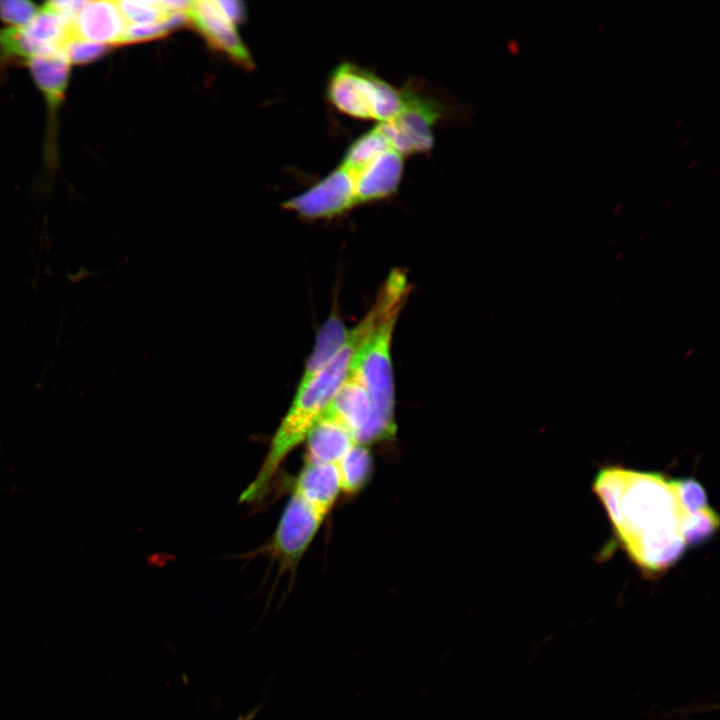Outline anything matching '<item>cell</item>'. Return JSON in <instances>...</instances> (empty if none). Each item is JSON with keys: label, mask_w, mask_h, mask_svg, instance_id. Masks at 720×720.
I'll return each instance as SVG.
<instances>
[{"label": "cell", "mask_w": 720, "mask_h": 720, "mask_svg": "<svg viewBox=\"0 0 720 720\" xmlns=\"http://www.w3.org/2000/svg\"><path fill=\"white\" fill-rule=\"evenodd\" d=\"M350 329L337 314H332L320 328L304 373L314 372L327 364L343 347Z\"/></svg>", "instance_id": "17"}, {"label": "cell", "mask_w": 720, "mask_h": 720, "mask_svg": "<svg viewBox=\"0 0 720 720\" xmlns=\"http://www.w3.org/2000/svg\"><path fill=\"white\" fill-rule=\"evenodd\" d=\"M38 53L24 27L0 29V62L28 63Z\"/></svg>", "instance_id": "20"}, {"label": "cell", "mask_w": 720, "mask_h": 720, "mask_svg": "<svg viewBox=\"0 0 720 720\" xmlns=\"http://www.w3.org/2000/svg\"><path fill=\"white\" fill-rule=\"evenodd\" d=\"M257 713V710L250 711L248 714L240 716L237 720H252Z\"/></svg>", "instance_id": "27"}, {"label": "cell", "mask_w": 720, "mask_h": 720, "mask_svg": "<svg viewBox=\"0 0 720 720\" xmlns=\"http://www.w3.org/2000/svg\"><path fill=\"white\" fill-rule=\"evenodd\" d=\"M385 316V308L374 302L361 321L350 329L348 339L339 352L320 369L302 374L258 474L241 495L242 501L252 502L264 495L282 462L306 439L328 408L347 378L357 351Z\"/></svg>", "instance_id": "1"}, {"label": "cell", "mask_w": 720, "mask_h": 720, "mask_svg": "<svg viewBox=\"0 0 720 720\" xmlns=\"http://www.w3.org/2000/svg\"><path fill=\"white\" fill-rule=\"evenodd\" d=\"M356 205L353 175L338 165L328 175L282 207L305 219H327L339 216Z\"/></svg>", "instance_id": "6"}, {"label": "cell", "mask_w": 720, "mask_h": 720, "mask_svg": "<svg viewBox=\"0 0 720 720\" xmlns=\"http://www.w3.org/2000/svg\"><path fill=\"white\" fill-rule=\"evenodd\" d=\"M325 518V515L293 492L275 530L271 543L272 554L283 564L295 566Z\"/></svg>", "instance_id": "7"}, {"label": "cell", "mask_w": 720, "mask_h": 720, "mask_svg": "<svg viewBox=\"0 0 720 720\" xmlns=\"http://www.w3.org/2000/svg\"><path fill=\"white\" fill-rule=\"evenodd\" d=\"M687 515L669 479L662 473L627 470L616 536L626 546L642 533L663 525H680Z\"/></svg>", "instance_id": "4"}, {"label": "cell", "mask_w": 720, "mask_h": 720, "mask_svg": "<svg viewBox=\"0 0 720 720\" xmlns=\"http://www.w3.org/2000/svg\"><path fill=\"white\" fill-rule=\"evenodd\" d=\"M27 64L46 98L50 115L54 116L64 98L69 78L71 64L65 52L59 47L50 48L34 55Z\"/></svg>", "instance_id": "14"}, {"label": "cell", "mask_w": 720, "mask_h": 720, "mask_svg": "<svg viewBox=\"0 0 720 720\" xmlns=\"http://www.w3.org/2000/svg\"><path fill=\"white\" fill-rule=\"evenodd\" d=\"M373 460L363 444H355L336 463L341 492L354 494L367 483L372 472Z\"/></svg>", "instance_id": "18"}, {"label": "cell", "mask_w": 720, "mask_h": 720, "mask_svg": "<svg viewBox=\"0 0 720 720\" xmlns=\"http://www.w3.org/2000/svg\"><path fill=\"white\" fill-rule=\"evenodd\" d=\"M305 462L335 464L357 444L337 419L324 412L306 436Z\"/></svg>", "instance_id": "13"}, {"label": "cell", "mask_w": 720, "mask_h": 720, "mask_svg": "<svg viewBox=\"0 0 720 720\" xmlns=\"http://www.w3.org/2000/svg\"><path fill=\"white\" fill-rule=\"evenodd\" d=\"M626 477L627 469L607 466L598 471L592 484V490L604 506L615 530L621 525V503Z\"/></svg>", "instance_id": "16"}, {"label": "cell", "mask_w": 720, "mask_h": 720, "mask_svg": "<svg viewBox=\"0 0 720 720\" xmlns=\"http://www.w3.org/2000/svg\"><path fill=\"white\" fill-rule=\"evenodd\" d=\"M110 46L87 41L71 34L69 31L63 42L62 50L65 52L70 64H88L104 56Z\"/></svg>", "instance_id": "23"}, {"label": "cell", "mask_w": 720, "mask_h": 720, "mask_svg": "<svg viewBox=\"0 0 720 720\" xmlns=\"http://www.w3.org/2000/svg\"><path fill=\"white\" fill-rule=\"evenodd\" d=\"M127 23L116 1H87L69 32L87 41L116 46L123 42Z\"/></svg>", "instance_id": "11"}, {"label": "cell", "mask_w": 720, "mask_h": 720, "mask_svg": "<svg viewBox=\"0 0 720 720\" xmlns=\"http://www.w3.org/2000/svg\"><path fill=\"white\" fill-rule=\"evenodd\" d=\"M169 19L166 22L160 23L127 24L122 44L143 42L163 37L172 29Z\"/></svg>", "instance_id": "25"}, {"label": "cell", "mask_w": 720, "mask_h": 720, "mask_svg": "<svg viewBox=\"0 0 720 720\" xmlns=\"http://www.w3.org/2000/svg\"><path fill=\"white\" fill-rule=\"evenodd\" d=\"M325 412L344 425L357 443L368 444L372 406L365 389L351 371Z\"/></svg>", "instance_id": "12"}, {"label": "cell", "mask_w": 720, "mask_h": 720, "mask_svg": "<svg viewBox=\"0 0 720 720\" xmlns=\"http://www.w3.org/2000/svg\"><path fill=\"white\" fill-rule=\"evenodd\" d=\"M293 492L327 516L341 492L336 465L305 462Z\"/></svg>", "instance_id": "15"}, {"label": "cell", "mask_w": 720, "mask_h": 720, "mask_svg": "<svg viewBox=\"0 0 720 720\" xmlns=\"http://www.w3.org/2000/svg\"><path fill=\"white\" fill-rule=\"evenodd\" d=\"M720 518L709 506L692 514H687L680 522V534L686 546H698L712 538L718 531Z\"/></svg>", "instance_id": "19"}, {"label": "cell", "mask_w": 720, "mask_h": 720, "mask_svg": "<svg viewBox=\"0 0 720 720\" xmlns=\"http://www.w3.org/2000/svg\"><path fill=\"white\" fill-rule=\"evenodd\" d=\"M401 309L391 312L357 351L350 371L365 389L373 420L368 443L390 438L396 429L392 338Z\"/></svg>", "instance_id": "2"}, {"label": "cell", "mask_w": 720, "mask_h": 720, "mask_svg": "<svg viewBox=\"0 0 720 720\" xmlns=\"http://www.w3.org/2000/svg\"><path fill=\"white\" fill-rule=\"evenodd\" d=\"M127 24L166 22L174 14L163 1H116Z\"/></svg>", "instance_id": "21"}, {"label": "cell", "mask_w": 720, "mask_h": 720, "mask_svg": "<svg viewBox=\"0 0 720 720\" xmlns=\"http://www.w3.org/2000/svg\"><path fill=\"white\" fill-rule=\"evenodd\" d=\"M38 11L37 6L31 1L0 0V20L11 27H25Z\"/></svg>", "instance_id": "24"}, {"label": "cell", "mask_w": 720, "mask_h": 720, "mask_svg": "<svg viewBox=\"0 0 720 720\" xmlns=\"http://www.w3.org/2000/svg\"><path fill=\"white\" fill-rule=\"evenodd\" d=\"M411 89H398L375 73L354 63L338 64L327 83L328 101L341 113L360 120L383 123L407 105Z\"/></svg>", "instance_id": "3"}, {"label": "cell", "mask_w": 720, "mask_h": 720, "mask_svg": "<svg viewBox=\"0 0 720 720\" xmlns=\"http://www.w3.org/2000/svg\"><path fill=\"white\" fill-rule=\"evenodd\" d=\"M403 170L404 156L392 147L379 153L361 168L349 170L354 178L356 205L392 196L398 191Z\"/></svg>", "instance_id": "10"}, {"label": "cell", "mask_w": 720, "mask_h": 720, "mask_svg": "<svg viewBox=\"0 0 720 720\" xmlns=\"http://www.w3.org/2000/svg\"><path fill=\"white\" fill-rule=\"evenodd\" d=\"M442 113L441 104L411 90L405 108L393 119L377 126L391 147L405 157L432 149L433 126Z\"/></svg>", "instance_id": "5"}, {"label": "cell", "mask_w": 720, "mask_h": 720, "mask_svg": "<svg viewBox=\"0 0 720 720\" xmlns=\"http://www.w3.org/2000/svg\"><path fill=\"white\" fill-rule=\"evenodd\" d=\"M225 15L235 24L244 17V8L238 1H216Z\"/></svg>", "instance_id": "26"}, {"label": "cell", "mask_w": 720, "mask_h": 720, "mask_svg": "<svg viewBox=\"0 0 720 720\" xmlns=\"http://www.w3.org/2000/svg\"><path fill=\"white\" fill-rule=\"evenodd\" d=\"M624 549L645 576L656 578L681 558L686 544L678 525L669 524L642 533Z\"/></svg>", "instance_id": "8"}, {"label": "cell", "mask_w": 720, "mask_h": 720, "mask_svg": "<svg viewBox=\"0 0 720 720\" xmlns=\"http://www.w3.org/2000/svg\"><path fill=\"white\" fill-rule=\"evenodd\" d=\"M675 496L687 514H692L709 506L704 487L694 478L669 479Z\"/></svg>", "instance_id": "22"}, {"label": "cell", "mask_w": 720, "mask_h": 720, "mask_svg": "<svg viewBox=\"0 0 720 720\" xmlns=\"http://www.w3.org/2000/svg\"><path fill=\"white\" fill-rule=\"evenodd\" d=\"M185 15L215 49L242 66L252 65L249 52L240 39L235 24L225 15L216 1H191Z\"/></svg>", "instance_id": "9"}]
</instances>
